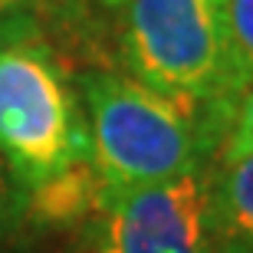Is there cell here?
I'll return each instance as SVG.
<instances>
[{"mask_svg": "<svg viewBox=\"0 0 253 253\" xmlns=\"http://www.w3.org/2000/svg\"><path fill=\"white\" fill-rule=\"evenodd\" d=\"M73 83L85 115L89 165L102 194L151 188L214 158L220 135L204 109L109 66H83Z\"/></svg>", "mask_w": 253, "mask_h": 253, "instance_id": "cell-1", "label": "cell"}, {"mask_svg": "<svg viewBox=\"0 0 253 253\" xmlns=\"http://www.w3.org/2000/svg\"><path fill=\"white\" fill-rule=\"evenodd\" d=\"M115 17L125 73L204 109L220 135L237 95L227 0H125Z\"/></svg>", "mask_w": 253, "mask_h": 253, "instance_id": "cell-2", "label": "cell"}, {"mask_svg": "<svg viewBox=\"0 0 253 253\" xmlns=\"http://www.w3.org/2000/svg\"><path fill=\"white\" fill-rule=\"evenodd\" d=\"M0 151L30 191L89 161L73 73L46 40L0 43Z\"/></svg>", "mask_w": 253, "mask_h": 253, "instance_id": "cell-3", "label": "cell"}, {"mask_svg": "<svg viewBox=\"0 0 253 253\" xmlns=\"http://www.w3.org/2000/svg\"><path fill=\"white\" fill-rule=\"evenodd\" d=\"M89 253H217L211 234V161L151 188L102 194Z\"/></svg>", "mask_w": 253, "mask_h": 253, "instance_id": "cell-4", "label": "cell"}, {"mask_svg": "<svg viewBox=\"0 0 253 253\" xmlns=\"http://www.w3.org/2000/svg\"><path fill=\"white\" fill-rule=\"evenodd\" d=\"M211 234L217 253H253V155L211 161Z\"/></svg>", "mask_w": 253, "mask_h": 253, "instance_id": "cell-5", "label": "cell"}, {"mask_svg": "<svg viewBox=\"0 0 253 253\" xmlns=\"http://www.w3.org/2000/svg\"><path fill=\"white\" fill-rule=\"evenodd\" d=\"M89 0H0V43L10 40H79L89 30Z\"/></svg>", "mask_w": 253, "mask_h": 253, "instance_id": "cell-6", "label": "cell"}, {"mask_svg": "<svg viewBox=\"0 0 253 253\" xmlns=\"http://www.w3.org/2000/svg\"><path fill=\"white\" fill-rule=\"evenodd\" d=\"M40 234L33 224L30 188L13 174L10 161L0 151V253H17Z\"/></svg>", "mask_w": 253, "mask_h": 253, "instance_id": "cell-7", "label": "cell"}, {"mask_svg": "<svg viewBox=\"0 0 253 253\" xmlns=\"http://www.w3.org/2000/svg\"><path fill=\"white\" fill-rule=\"evenodd\" d=\"M240 155H253V83H247L234 95L211 161H230V158H240Z\"/></svg>", "mask_w": 253, "mask_h": 253, "instance_id": "cell-8", "label": "cell"}, {"mask_svg": "<svg viewBox=\"0 0 253 253\" xmlns=\"http://www.w3.org/2000/svg\"><path fill=\"white\" fill-rule=\"evenodd\" d=\"M227 30H230V59H234L237 92L253 83V0H227Z\"/></svg>", "mask_w": 253, "mask_h": 253, "instance_id": "cell-9", "label": "cell"}, {"mask_svg": "<svg viewBox=\"0 0 253 253\" xmlns=\"http://www.w3.org/2000/svg\"><path fill=\"white\" fill-rule=\"evenodd\" d=\"M95 10H105V13H119L125 7V0H89Z\"/></svg>", "mask_w": 253, "mask_h": 253, "instance_id": "cell-10", "label": "cell"}]
</instances>
